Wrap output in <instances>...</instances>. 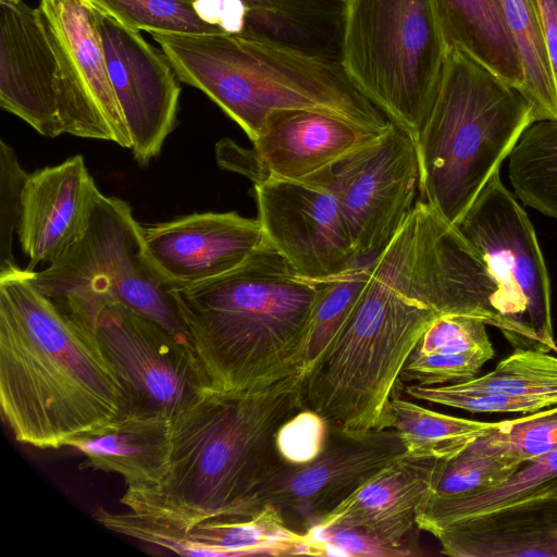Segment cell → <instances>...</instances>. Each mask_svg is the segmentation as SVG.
<instances>
[{"label": "cell", "mask_w": 557, "mask_h": 557, "mask_svg": "<svg viewBox=\"0 0 557 557\" xmlns=\"http://www.w3.org/2000/svg\"><path fill=\"white\" fill-rule=\"evenodd\" d=\"M451 287L441 252L410 213L374 258L351 315L306 376V408L339 435L392 428L401 371L425 330L447 312Z\"/></svg>", "instance_id": "cell-1"}, {"label": "cell", "mask_w": 557, "mask_h": 557, "mask_svg": "<svg viewBox=\"0 0 557 557\" xmlns=\"http://www.w3.org/2000/svg\"><path fill=\"white\" fill-rule=\"evenodd\" d=\"M0 405L22 444L60 448L127 411V395L94 332L16 268L0 274Z\"/></svg>", "instance_id": "cell-2"}, {"label": "cell", "mask_w": 557, "mask_h": 557, "mask_svg": "<svg viewBox=\"0 0 557 557\" xmlns=\"http://www.w3.org/2000/svg\"><path fill=\"white\" fill-rule=\"evenodd\" d=\"M305 381L295 370L250 389L208 391L172 420L163 480L126 488L121 503L187 533L202 520L236 517L253 488L283 462L276 434L306 408Z\"/></svg>", "instance_id": "cell-3"}, {"label": "cell", "mask_w": 557, "mask_h": 557, "mask_svg": "<svg viewBox=\"0 0 557 557\" xmlns=\"http://www.w3.org/2000/svg\"><path fill=\"white\" fill-rule=\"evenodd\" d=\"M321 286L269 244L226 274L176 288L187 339L211 389H250L299 370Z\"/></svg>", "instance_id": "cell-4"}, {"label": "cell", "mask_w": 557, "mask_h": 557, "mask_svg": "<svg viewBox=\"0 0 557 557\" xmlns=\"http://www.w3.org/2000/svg\"><path fill=\"white\" fill-rule=\"evenodd\" d=\"M151 35L178 79L207 95L251 141L273 112L286 109L321 111L377 132L391 123L341 60L248 34Z\"/></svg>", "instance_id": "cell-5"}, {"label": "cell", "mask_w": 557, "mask_h": 557, "mask_svg": "<svg viewBox=\"0 0 557 557\" xmlns=\"http://www.w3.org/2000/svg\"><path fill=\"white\" fill-rule=\"evenodd\" d=\"M534 122L524 95L448 49L434 100L414 137L419 199L455 225Z\"/></svg>", "instance_id": "cell-6"}, {"label": "cell", "mask_w": 557, "mask_h": 557, "mask_svg": "<svg viewBox=\"0 0 557 557\" xmlns=\"http://www.w3.org/2000/svg\"><path fill=\"white\" fill-rule=\"evenodd\" d=\"M32 272L36 286L63 313L94 333L101 308L119 302L190 346L176 287L152 262L143 225L117 197L98 191L83 237L42 271Z\"/></svg>", "instance_id": "cell-7"}, {"label": "cell", "mask_w": 557, "mask_h": 557, "mask_svg": "<svg viewBox=\"0 0 557 557\" xmlns=\"http://www.w3.org/2000/svg\"><path fill=\"white\" fill-rule=\"evenodd\" d=\"M447 47L434 0H344L341 62L413 139L434 100Z\"/></svg>", "instance_id": "cell-8"}, {"label": "cell", "mask_w": 557, "mask_h": 557, "mask_svg": "<svg viewBox=\"0 0 557 557\" xmlns=\"http://www.w3.org/2000/svg\"><path fill=\"white\" fill-rule=\"evenodd\" d=\"M480 253L504 301L505 337L518 348L556 347L546 264L533 225L495 172L455 224Z\"/></svg>", "instance_id": "cell-9"}, {"label": "cell", "mask_w": 557, "mask_h": 557, "mask_svg": "<svg viewBox=\"0 0 557 557\" xmlns=\"http://www.w3.org/2000/svg\"><path fill=\"white\" fill-rule=\"evenodd\" d=\"M309 178L326 186L337 199L358 260L373 259L416 206L419 163L414 139L391 121L374 140Z\"/></svg>", "instance_id": "cell-10"}, {"label": "cell", "mask_w": 557, "mask_h": 557, "mask_svg": "<svg viewBox=\"0 0 557 557\" xmlns=\"http://www.w3.org/2000/svg\"><path fill=\"white\" fill-rule=\"evenodd\" d=\"M95 335L122 381L126 413L173 420L211 389L194 349L127 306L104 305Z\"/></svg>", "instance_id": "cell-11"}, {"label": "cell", "mask_w": 557, "mask_h": 557, "mask_svg": "<svg viewBox=\"0 0 557 557\" xmlns=\"http://www.w3.org/2000/svg\"><path fill=\"white\" fill-rule=\"evenodd\" d=\"M406 453L393 428L359 436L331 432L325 449L304 465L280 463L253 488L236 517L273 509L289 529L306 533L359 486Z\"/></svg>", "instance_id": "cell-12"}, {"label": "cell", "mask_w": 557, "mask_h": 557, "mask_svg": "<svg viewBox=\"0 0 557 557\" xmlns=\"http://www.w3.org/2000/svg\"><path fill=\"white\" fill-rule=\"evenodd\" d=\"M58 64L64 134L131 148V136L111 86L92 0H39Z\"/></svg>", "instance_id": "cell-13"}, {"label": "cell", "mask_w": 557, "mask_h": 557, "mask_svg": "<svg viewBox=\"0 0 557 557\" xmlns=\"http://www.w3.org/2000/svg\"><path fill=\"white\" fill-rule=\"evenodd\" d=\"M269 244L304 277L324 280L359 261L333 193L321 183L268 180L253 184Z\"/></svg>", "instance_id": "cell-14"}, {"label": "cell", "mask_w": 557, "mask_h": 557, "mask_svg": "<svg viewBox=\"0 0 557 557\" xmlns=\"http://www.w3.org/2000/svg\"><path fill=\"white\" fill-rule=\"evenodd\" d=\"M382 132L321 111L278 110L269 116L250 148L224 138L215 145V157L221 168L253 184L302 181L368 145Z\"/></svg>", "instance_id": "cell-15"}, {"label": "cell", "mask_w": 557, "mask_h": 557, "mask_svg": "<svg viewBox=\"0 0 557 557\" xmlns=\"http://www.w3.org/2000/svg\"><path fill=\"white\" fill-rule=\"evenodd\" d=\"M109 78L124 116L135 160L158 156L176 123L180 79L162 49L96 3Z\"/></svg>", "instance_id": "cell-16"}, {"label": "cell", "mask_w": 557, "mask_h": 557, "mask_svg": "<svg viewBox=\"0 0 557 557\" xmlns=\"http://www.w3.org/2000/svg\"><path fill=\"white\" fill-rule=\"evenodd\" d=\"M143 236L152 262L176 288L226 274L269 245L260 221L236 212L143 225Z\"/></svg>", "instance_id": "cell-17"}, {"label": "cell", "mask_w": 557, "mask_h": 557, "mask_svg": "<svg viewBox=\"0 0 557 557\" xmlns=\"http://www.w3.org/2000/svg\"><path fill=\"white\" fill-rule=\"evenodd\" d=\"M0 106L40 135H63L58 64L39 8L0 0Z\"/></svg>", "instance_id": "cell-18"}, {"label": "cell", "mask_w": 557, "mask_h": 557, "mask_svg": "<svg viewBox=\"0 0 557 557\" xmlns=\"http://www.w3.org/2000/svg\"><path fill=\"white\" fill-rule=\"evenodd\" d=\"M98 191L79 154L28 175L17 228L27 270L53 263L83 237Z\"/></svg>", "instance_id": "cell-19"}, {"label": "cell", "mask_w": 557, "mask_h": 557, "mask_svg": "<svg viewBox=\"0 0 557 557\" xmlns=\"http://www.w3.org/2000/svg\"><path fill=\"white\" fill-rule=\"evenodd\" d=\"M448 459L403 454L327 513L317 527H357L417 546L418 509L435 493Z\"/></svg>", "instance_id": "cell-20"}, {"label": "cell", "mask_w": 557, "mask_h": 557, "mask_svg": "<svg viewBox=\"0 0 557 557\" xmlns=\"http://www.w3.org/2000/svg\"><path fill=\"white\" fill-rule=\"evenodd\" d=\"M434 536L451 557H557V496L468 518Z\"/></svg>", "instance_id": "cell-21"}, {"label": "cell", "mask_w": 557, "mask_h": 557, "mask_svg": "<svg viewBox=\"0 0 557 557\" xmlns=\"http://www.w3.org/2000/svg\"><path fill=\"white\" fill-rule=\"evenodd\" d=\"M86 457L82 467L116 473L126 488L159 484L168 472L172 450V420L125 413L70 440Z\"/></svg>", "instance_id": "cell-22"}, {"label": "cell", "mask_w": 557, "mask_h": 557, "mask_svg": "<svg viewBox=\"0 0 557 557\" xmlns=\"http://www.w3.org/2000/svg\"><path fill=\"white\" fill-rule=\"evenodd\" d=\"M448 49L461 51L522 90L523 71L500 0H434Z\"/></svg>", "instance_id": "cell-23"}, {"label": "cell", "mask_w": 557, "mask_h": 557, "mask_svg": "<svg viewBox=\"0 0 557 557\" xmlns=\"http://www.w3.org/2000/svg\"><path fill=\"white\" fill-rule=\"evenodd\" d=\"M557 496V448L525 462L498 486L457 497L432 496L417 511L420 530L432 535L461 520L515 504Z\"/></svg>", "instance_id": "cell-24"}, {"label": "cell", "mask_w": 557, "mask_h": 557, "mask_svg": "<svg viewBox=\"0 0 557 557\" xmlns=\"http://www.w3.org/2000/svg\"><path fill=\"white\" fill-rule=\"evenodd\" d=\"M344 0H322L298 7L248 8L243 34L301 52L341 60Z\"/></svg>", "instance_id": "cell-25"}, {"label": "cell", "mask_w": 557, "mask_h": 557, "mask_svg": "<svg viewBox=\"0 0 557 557\" xmlns=\"http://www.w3.org/2000/svg\"><path fill=\"white\" fill-rule=\"evenodd\" d=\"M188 540L201 556L304 555L306 533L286 527L264 508L250 517H213L188 530Z\"/></svg>", "instance_id": "cell-26"}, {"label": "cell", "mask_w": 557, "mask_h": 557, "mask_svg": "<svg viewBox=\"0 0 557 557\" xmlns=\"http://www.w3.org/2000/svg\"><path fill=\"white\" fill-rule=\"evenodd\" d=\"M523 71L521 92L533 120H557V87L552 73L537 0H500Z\"/></svg>", "instance_id": "cell-27"}, {"label": "cell", "mask_w": 557, "mask_h": 557, "mask_svg": "<svg viewBox=\"0 0 557 557\" xmlns=\"http://www.w3.org/2000/svg\"><path fill=\"white\" fill-rule=\"evenodd\" d=\"M373 260H359L341 273L321 280L297 358V367L305 376L330 349L351 315L370 278Z\"/></svg>", "instance_id": "cell-28"}, {"label": "cell", "mask_w": 557, "mask_h": 557, "mask_svg": "<svg viewBox=\"0 0 557 557\" xmlns=\"http://www.w3.org/2000/svg\"><path fill=\"white\" fill-rule=\"evenodd\" d=\"M391 409L392 428L412 456L450 459L497 423L448 416L395 396Z\"/></svg>", "instance_id": "cell-29"}, {"label": "cell", "mask_w": 557, "mask_h": 557, "mask_svg": "<svg viewBox=\"0 0 557 557\" xmlns=\"http://www.w3.org/2000/svg\"><path fill=\"white\" fill-rule=\"evenodd\" d=\"M508 169L519 199L557 219V120L533 122L511 150Z\"/></svg>", "instance_id": "cell-30"}, {"label": "cell", "mask_w": 557, "mask_h": 557, "mask_svg": "<svg viewBox=\"0 0 557 557\" xmlns=\"http://www.w3.org/2000/svg\"><path fill=\"white\" fill-rule=\"evenodd\" d=\"M461 391L485 392L544 400L557 406V357L517 348L482 376L450 383Z\"/></svg>", "instance_id": "cell-31"}, {"label": "cell", "mask_w": 557, "mask_h": 557, "mask_svg": "<svg viewBox=\"0 0 557 557\" xmlns=\"http://www.w3.org/2000/svg\"><path fill=\"white\" fill-rule=\"evenodd\" d=\"M471 444L485 453L532 461L557 448V406L499 421Z\"/></svg>", "instance_id": "cell-32"}, {"label": "cell", "mask_w": 557, "mask_h": 557, "mask_svg": "<svg viewBox=\"0 0 557 557\" xmlns=\"http://www.w3.org/2000/svg\"><path fill=\"white\" fill-rule=\"evenodd\" d=\"M125 26L151 33H223L205 23L194 0H92Z\"/></svg>", "instance_id": "cell-33"}, {"label": "cell", "mask_w": 557, "mask_h": 557, "mask_svg": "<svg viewBox=\"0 0 557 557\" xmlns=\"http://www.w3.org/2000/svg\"><path fill=\"white\" fill-rule=\"evenodd\" d=\"M525 462L490 454L469 444L447 460L434 497H457L492 490L508 480Z\"/></svg>", "instance_id": "cell-34"}, {"label": "cell", "mask_w": 557, "mask_h": 557, "mask_svg": "<svg viewBox=\"0 0 557 557\" xmlns=\"http://www.w3.org/2000/svg\"><path fill=\"white\" fill-rule=\"evenodd\" d=\"M304 555L345 557L420 556L418 546L391 542L357 527H315L306 532Z\"/></svg>", "instance_id": "cell-35"}, {"label": "cell", "mask_w": 557, "mask_h": 557, "mask_svg": "<svg viewBox=\"0 0 557 557\" xmlns=\"http://www.w3.org/2000/svg\"><path fill=\"white\" fill-rule=\"evenodd\" d=\"M405 392L414 399L479 413H534L552 408L549 404L540 399L461 391L453 384L432 386L409 384L405 387Z\"/></svg>", "instance_id": "cell-36"}, {"label": "cell", "mask_w": 557, "mask_h": 557, "mask_svg": "<svg viewBox=\"0 0 557 557\" xmlns=\"http://www.w3.org/2000/svg\"><path fill=\"white\" fill-rule=\"evenodd\" d=\"M414 350L442 355L469 351L495 355L486 323L478 318L457 314L437 317L425 330Z\"/></svg>", "instance_id": "cell-37"}, {"label": "cell", "mask_w": 557, "mask_h": 557, "mask_svg": "<svg viewBox=\"0 0 557 557\" xmlns=\"http://www.w3.org/2000/svg\"><path fill=\"white\" fill-rule=\"evenodd\" d=\"M494 356L482 351L442 355L413 350L401 371L400 380L429 386L467 381L474 377Z\"/></svg>", "instance_id": "cell-38"}, {"label": "cell", "mask_w": 557, "mask_h": 557, "mask_svg": "<svg viewBox=\"0 0 557 557\" xmlns=\"http://www.w3.org/2000/svg\"><path fill=\"white\" fill-rule=\"evenodd\" d=\"M29 174L20 165L14 150L0 143V274L18 268L13 259L12 239L21 219L22 191Z\"/></svg>", "instance_id": "cell-39"}, {"label": "cell", "mask_w": 557, "mask_h": 557, "mask_svg": "<svg viewBox=\"0 0 557 557\" xmlns=\"http://www.w3.org/2000/svg\"><path fill=\"white\" fill-rule=\"evenodd\" d=\"M331 437L326 420L318 412L304 408L288 419L276 434V449L288 465L312 461L325 449Z\"/></svg>", "instance_id": "cell-40"}, {"label": "cell", "mask_w": 557, "mask_h": 557, "mask_svg": "<svg viewBox=\"0 0 557 557\" xmlns=\"http://www.w3.org/2000/svg\"><path fill=\"white\" fill-rule=\"evenodd\" d=\"M545 47L557 87V0H537Z\"/></svg>", "instance_id": "cell-41"}, {"label": "cell", "mask_w": 557, "mask_h": 557, "mask_svg": "<svg viewBox=\"0 0 557 557\" xmlns=\"http://www.w3.org/2000/svg\"><path fill=\"white\" fill-rule=\"evenodd\" d=\"M248 8L253 7H269V5H280V7H298V5H308L320 2L322 0H244Z\"/></svg>", "instance_id": "cell-42"}]
</instances>
